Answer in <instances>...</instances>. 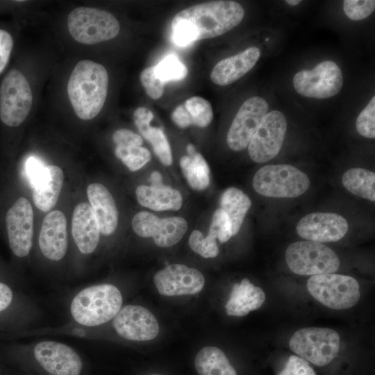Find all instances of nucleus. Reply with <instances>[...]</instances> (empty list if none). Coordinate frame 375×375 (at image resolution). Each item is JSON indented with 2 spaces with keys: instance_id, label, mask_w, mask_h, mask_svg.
<instances>
[{
  "instance_id": "nucleus-48",
  "label": "nucleus",
  "mask_w": 375,
  "mask_h": 375,
  "mask_svg": "<svg viewBox=\"0 0 375 375\" xmlns=\"http://www.w3.org/2000/svg\"><path fill=\"white\" fill-rule=\"evenodd\" d=\"M186 149H187V151H188V153L189 154V156H191L194 155L197 152L195 147L192 144H189L187 146Z\"/></svg>"
},
{
  "instance_id": "nucleus-1",
  "label": "nucleus",
  "mask_w": 375,
  "mask_h": 375,
  "mask_svg": "<svg viewBox=\"0 0 375 375\" xmlns=\"http://www.w3.org/2000/svg\"><path fill=\"white\" fill-rule=\"evenodd\" d=\"M244 10L233 1H212L185 8L173 17L172 38L179 47L220 36L237 26Z\"/></svg>"
},
{
  "instance_id": "nucleus-16",
  "label": "nucleus",
  "mask_w": 375,
  "mask_h": 375,
  "mask_svg": "<svg viewBox=\"0 0 375 375\" xmlns=\"http://www.w3.org/2000/svg\"><path fill=\"white\" fill-rule=\"evenodd\" d=\"M154 284L161 295L172 297L194 294L203 288L205 278L197 269L172 264L158 272Z\"/></svg>"
},
{
  "instance_id": "nucleus-15",
  "label": "nucleus",
  "mask_w": 375,
  "mask_h": 375,
  "mask_svg": "<svg viewBox=\"0 0 375 375\" xmlns=\"http://www.w3.org/2000/svg\"><path fill=\"white\" fill-rule=\"evenodd\" d=\"M6 223L12 253L19 258L26 257L32 247L33 233V211L26 198H19L8 210Z\"/></svg>"
},
{
  "instance_id": "nucleus-27",
  "label": "nucleus",
  "mask_w": 375,
  "mask_h": 375,
  "mask_svg": "<svg viewBox=\"0 0 375 375\" xmlns=\"http://www.w3.org/2000/svg\"><path fill=\"white\" fill-rule=\"evenodd\" d=\"M188 228L185 219L171 217L156 220L151 233L155 244L162 248L169 247L178 242Z\"/></svg>"
},
{
  "instance_id": "nucleus-22",
  "label": "nucleus",
  "mask_w": 375,
  "mask_h": 375,
  "mask_svg": "<svg viewBox=\"0 0 375 375\" xmlns=\"http://www.w3.org/2000/svg\"><path fill=\"white\" fill-rule=\"evenodd\" d=\"M265 301V294L248 278L234 284L225 308L227 315L242 317L260 308Z\"/></svg>"
},
{
  "instance_id": "nucleus-32",
  "label": "nucleus",
  "mask_w": 375,
  "mask_h": 375,
  "mask_svg": "<svg viewBox=\"0 0 375 375\" xmlns=\"http://www.w3.org/2000/svg\"><path fill=\"white\" fill-rule=\"evenodd\" d=\"M115 154L132 172L141 169L151 158L147 149L135 146H116Z\"/></svg>"
},
{
  "instance_id": "nucleus-44",
  "label": "nucleus",
  "mask_w": 375,
  "mask_h": 375,
  "mask_svg": "<svg viewBox=\"0 0 375 375\" xmlns=\"http://www.w3.org/2000/svg\"><path fill=\"white\" fill-rule=\"evenodd\" d=\"M153 119V112L145 107H139L133 112L134 123L140 133L150 126Z\"/></svg>"
},
{
  "instance_id": "nucleus-13",
  "label": "nucleus",
  "mask_w": 375,
  "mask_h": 375,
  "mask_svg": "<svg viewBox=\"0 0 375 375\" xmlns=\"http://www.w3.org/2000/svg\"><path fill=\"white\" fill-rule=\"evenodd\" d=\"M268 109L267 102L260 97H250L242 104L227 134L226 142L230 149L238 151L248 147Z\"/></svg>"
},
{
  "instance_id": "nucleus-25",
  "label": "nucleus",
  "mask_w": 375,
  "mask_h": 375,
  "mask_svg": "<svg viewBox=\"0 0 375 375\" xmlns=\"http://www.w3.org/2000/svg\"><path fill=\"white\" fill-rule=\"evenodd\" d=\"M194 365L199 375H237L225 353L215 347L202 348L195 357Z\"/></svg>"
},
{
  "instance_id": "nucleus-33",
  "label": "nucleus",
  "mask_w": 375,
  "mask_h": 375,
  "mask_svg": "<svg viewBox=\"0 0 375 375\" xmlns=\"http://www.w3.org/2000/svg\"><path fill=\"white\" fill-rule=\"evenodd\" d=\"M154 72L158 78L166 83L184 78L188 69L176 56L171 54L154 66Z\"/></svg>"
},
{
  "instance_id": "nucleus-4",
  "label": "nucleus",
  "mask_w": 375,
  "mask_h": 375,
  "mask_svg": "<svg viewBox=\"0 0 375 375\" xmlns=\"http://www.w3.org/2000/svg\"><path fill=\"white\" fill-rule=\"evenodd\" d=\"M67 26L75 41L86 45L112 40L120 31L119 22L112 13L87 6L73 9L67 16Z\"/></svg>"
},
{
  "instance_id": "nucleus-17",
  "label": "nucleus",
  "mask_w": 375,
  "mask_h": 375,
  "mask_svg": "<svg viewBox=\"0 0 375 375\" xmlns=\"http://www.w3.org/2000/svg\"><path fill=\"white\" fill-rule=\"evenodd\" d=\"M349 225L341 215L332 212H313L306 215L298 222V235L317 242H336L347 233Z\"/></svg>"
},
{
  "instance_id": "nucleus-24",
  "label": "nucleus",
  "mask_w": 375,
  "mask_h": 375,
  "mask_svg": "<svg viewBox=\"0 0 375 375\" xmlns=\"http://www.w3.org/2000/svg\"><path fill=\"white\" fill-rule=\"evenodd\" d=\"M139 203L156 211L178 210L182 206L181 194L165 185H139L135 190Z\"/></svg>"
},
{
  "instance_id": "nucleus-41",
  "label": "nucleus",
  "mask_w": 375,
  "mask_h": 375,
  "mask_svg": "<svg viewBox=\"0 0 375 375\" xmlns=\"http://www.w3.org/2000/svg\"><path fill=\"white\" fill-rule=\"evenodd\" d=\"M112 140L116 146L141 147L143 140L140 135L126 128L117 130L112 135Z\"/></svg>"
},
{
  "instance_id": "nucleus-18",
  "label": "nucleus",
  "mask_w": 375,
  "mask_h": 375,
  "mask_svg": "<svg viewBox=\"0 0 375 375\" xmlns=\"http://www.w3.org/2000/svg\"><path fill=\"white\" fill-rule=\"evenodd\" d=\"M39 247L42 255L53 261L65 256L68 240L67 221L64 213L53 210L44 217L39 235Z\"/></svg>"
},
{
  "instance_id": "nucleus-47",
  "label": "nucleus",
  "mask_w": 375,
  "mask_h": 375,
  "mask_svg": "<svg viewBox=\"0 0 375 375\" xmlns=\"http://www.w3.org/2000/svg\"><path fill=\"white\" fill-rule=\"evenodd\" d=\"M150 181L151 182V185L153 186H159L162 185V178L160 172L154 171L151 173L150 176Z\"/></svg>"
},
{
  "instance_id": "nucleus-31",
  "label": "nucleus",
  "mask_w": 375,
  "mask_h": 375,
  "mask_svg": "<svg viewBox=\"0 0 375 375\" xmlns=\"http://www.w3.org/2000/svg\"><path fill=\"white\" fill-rule=\"evenodd\" d=\"M140 134L151 143L154 153L163 165L167 166L172 165L171 147L162 129L150 126Z\"/></svg>"
},
{
  "instance_id": "nucleus-34",
  "label": "nucleus",
  "mask_w": 375,
  "mask_h": 375,
  "mask_svg": "<svg viewBox=\"0 0 375 375\" xmlns=\"http://www.w3.org/2000/svg\"><path fill=\"white\" fill-rule=\"evenodd\" d=\"M188 243L193 251L205 258H215L219 253L216 238L210 234L204 238L198 230L192 232Z\"/></svg>"
},
{
  "instance_id": "nucleus-43",
  "label": "nucleus",
  "mask_w": 375,
  "mask_h": 375,
  "mask_svg": "<svg viewBox=\"0 0 375 375\" xmlns=\"http://www.w3.org/2000/svg\"><path fill=\"white\" fill-rule=\"evenodd\" d=\"M45 167L42 162L35 157L27 159L25 166L26 173L33 188L42 177Z\"/></svg>"
},
{
  "instance_id": "nucleus-37",
  "label": "nucleus",
  "mask_w": 375,
  "mask_h": 375,
  "mask_svg": "<svg viewBox=\"0 0 375 375\" xmlns=\"http://www.w3.org/2000/svg\"><path fill=\"white\" fill-rule=\"evenodd\" d=\"M345 15L351 20H361L369 16L375 10L374 0H345L343 2Z\"/></svg>"
},
{
  "instance_id": "nucleus-2",
  "label": "nucleus",
  "mask_w": 375,
  "mask_h": 375,
  "mask_svg": "<svg viewBox=\"0 0 375 375\" xmlns=\"http://www.w3.org/2000/svg\"><path fill=\"white\" fill-rule=\"evenodd\" d=\"M108 74L101 64L88 59L78 61L69 77L67 92L76 115L91 120L101 111L108 95Z\"/></svg>"
},
{
  "instance_id": "nucleus-36",
  "label": "nucleus",
  "mask_w": 375,
  "mask_h": 375,
  "mask_svg": "<svg viewBox=\"0 0 375 375\" xmlns=\"http://www.w3.org/2000/svg\"><path fill=\"white\" fill-rule=\"evenodd\" d=\"M208 234L217 238L222 243L227 242L233 236L230 219L221 208L217 210L212 215Z\"/></svg>"
},
{
  "instance_id": "nucleus-11",
  "label": "nucleus",
  "mask_w": 375,
  "mask_h": 375,
  "mask_svg": "<svg viewBox=\"0 0 375 375\" xmlns=\"http://www.w3.org/2000/svg\"><path fill=\"white\" fill-rule=\"evenodd\" d=\"M287 127L283 112L276 110L267 112L248 144L252 160L263 163L275 158L283 146Z\"/></svg>"
},
{
  "instance_id": "nucleus-45",
  "label": "nucleus",
  "mask_w": 375,
  "mask_h": 375,
  "mask_svg": "<svg viewBox=\"0 0 375 375\" xmlns=\"http://www.w3.org/2000/svg\"><path fill=\"white\" fill-rule=\"evenodd\" d=\"M171 117L179 128H185L192 125L190 117L183 104H180L174 108Z\"/></svg>"
},
{
  "instance_id": "nucleus-8",
  "label": "nucleus",
  "mask_w": 375,
  "mask_h": 375,
  "mask_svg": "<svg viewBox=\"0 0 375 375\" xmlns=\"http://www.w3.org/2000/svg\"><path fill=\"white\" fill-rule=\"evenodd\" d=\"M290 349L299 357L317 366H324L335 359L340 351V335L333 329L303 328L291 337Z\"/></svg>"
},
{
  "instance_id": "nucleus-23",
  "label": "nucleus",
  "mask_w": 375,
  "mask_h": 375,
  "mask_svg": "<svg viewBox=\"0 0 375 375\" xmlns=\"http://www.w3.org/2000/svg\"><path fill=\"white\" fill-rule=\"evenodd\" d=\"M64 182L62 170L56 165H48L35 185L33 188L35 205L42 211L47 212L56 204Z\"/></svg>"
},
{
  "instance_id": "nucleus-12",
  "label": "nucleus",
  "mask_w": 375,
  "mask_h": 375,
  "mask_svg": "<svg viewBox=\"0 0 375 375\" xmlns=\"http://www.w3.org/2000/svg\"><path fill=\"white\" fill-rule=\"evenodd\" d=\"M37 363L49 375H81L83 362L70 346L60 342L43 340L33 348Z\"/></svg>"
},
{
  "instance_id": "nucleus-6",
  "label": "nucleus",
  "mask_w": 375,
  "mask_h": 375,
  "mask_svg": "<svg viewBox=\"0 0 375 375\" xmlns=\"http://www.w3.org/2000/svg\"><path fill=\"white\" fill-rule=\"evenodd\" d=\"M33 102L30 83L24 74L12 69L0 84V119L6 126L22 124L29 115Z\"/></svg>"
},
{
  "instance_id": "nucleus-46",
  "label": "nucleus",
  "mask_w": 375,
  "mask_h": 375,
  "mask_svg": "<svg viewBox=\"0 0 375 375\" xmlns=\"http://www.w3.org/2000/svg\"><path fill=\"white\" fill-rule=\"evenodd\" d=\"M13 298L12 290L7 285L0 283V312L10 305Z\"/></svg>"
},
{
  "instance_id": "nucleus-30",
  "label": "nucleus",
  "mask_w": 375,
  "mask_h": 375,
  "mask_svg": "<svg viewBox=\"0 0 375 375\" xmlns=\"http://www.w3.org/2000/svg\"><path fill=\"white\" fill-rule=\"evenodd\" d=\"M192 122V125L206 127L213 118L212 108L206 99L201 97H192L183 103Z\"/></svg>"
},
{
  "instance_id": "nucleus-49",
  "label": "nucleus",
  "mask_w": 375,
  "mask_h": 375,
  "mask_svg": "<svg viewBox=\"0 0 375 375\" xmlns=\"http://www.w3.org/2000/svg\"><path fill=\"white\" fill-rule=\"evenodd\" d=\"M285 2L288 4L290 5V6H297V5L299 4L301 2V1H300V0H287V1H285Z\"/></svg>"
},
{
  "instance_id": "nucleus-5",
  "label": "nucleus",
  "mask_w": 375,
  "mask_h": 375,
  "mask_svg": "<svg viewBox=\"0 0 375 375\" xmlns=\"http://www.w3.org/2000/svg\"><path fill=\"white\" fill-rule=\"evenodd\" d=\"M308 176L290 165H269L261 167L253 179L254 190L260 194L274 198H294L309 188Z\"/></svg>"
},
{
  "instance_id": "nucleus-26",
  "label": "nucleus",
  "mask_w": 375,
  "mask_h": 375,
  "mask_svg": "<svg viewBox=\"0 0 375 375\" xmlns=\"http://www.w3.org/2000/svg\"><path fill=\"white\" fill-rule=\"evenodd\" d=\"M251 205V201L249 197L238 188H228L222 194L221 209L226 212L230 219L233 235H236L240 231Z\"/></svg>"
},
{
  "instance_id": "nucleus-38",
  "label": "nucleus",
  "mask_w": 375,
  "mask_h": 375,
  "mask_svg": "<svg viewBox=\"0 0 375 375\" xmlns=\"http://www.w3.org/2000/svg\"><path fill=\"white\" fill-rule=\"evenodd\" d=\"M140 79L149 97L158 99L162 97L165 83L156 76L154 66L143 69L140 73Z\"/></svg>"
},
{
  "instance_id": "nucleus-14",
  "label": "nucleus",
  "mask_w": 375,
  "mask_h": 375,
  "mask_svg": "<svg viewBox=\"0 0 375 375\" xmlns=\"http://www.w3.org/2000/svg\"><path fill=\"white\" fill-rule=\"evenodd\" d=\"M112 326L119 335L133 341L151 340L160 331L156 317L139 305L122 307L112 319Z\"/></svg>"
},
{
  "instance_id": "nucleus-20",
  "label": "nucleus",
  "mask_w": 375,
  "mask_h": 375,
  "mask_svg": "<svg viewBox=\"0 0 375 375\" xmlns=\"http://www.w3.org/2000/svg\"><path fill=\"white\" fill-rule=\"evenodd\" d=\"M72 233L81 253L89 254L97 249L100 230L97 219L88 203H81L75 207L72 219Z\"/></svg>"
},
{
  "instance_id": "nucleus-40",
  "label": "nucleus",
  "mask_w": 375,
  "mask_h": 375,
  "mask_svg": "<svg viewBox=\"0 0 375 375\" xmlns=\"http://www.w3.org/2000/svg\"><path fill=\"white\" fill-rule=\"evenodd\" d=\"M278 375H316L308 361L297 356H291Z\"/></svg>"
},
{
  "instance_id": "nucleus-21",
  "label": "nucleus",
  "mask_w": 375,
  "mask_h": 375,
  "mask_svg": "<svg viewBox=\"0 0 375 375\" xmlns=\"http://www.w3.org/2000/svg\"><path fill=\"white\" fill-rule=\"evenodd\" d=\"M87 194L100 233L106 235L112 234L117 226L118 212L111 194L100 183L89 185Z\"/></svg>"
},
{
  "instance_id": "nucleus-9",
  "label": "nucleus",
  "mask_w": 375,
  "mask_h": 375,
  "mask_svg": "<svg viewBox=\"0 0 375 375\" xmlns=\"http://www.w3.org/2000/svg\"><path fill=\"white\" fill-rule=\"evenodd\" d=\"M307 289L315 299L334 310L350 308L360 298L358 281L347 275L332 273L312 276L308 280Z\"/></svg>"
},
{
  "instance_id": "nucleus-39",
  "label": "nucleus",
  "mask_w": 375,
  "mask_h": 375,
  "mask_svg": "<svg viewBox=\"0 0 375 375\" xmlns=\"http://www.w3.org/2000/svg\"><path fill=\"white\" fill-rule=\"evenodd\" d=\"M158 218V217L151 212L147 211L139 212L133 217V229L139 236L150 238Z\"/></svg>"
},
{
  "instance_id": "nucleus-7",
  "label": "nucleus",
  "mask_w": 375,
  "mask_h": 375,
  "mask_svg": "<svg viewBox=\"0 0 375 375\" xmlns=\"http://www.w3.org/2000/svg\"><path fill=\"white\" fill-rule=\"evenodd\" d=\"M286 262L294 273L302 276L332 274L340 267V260L329 247L320 242L299 241L290 244L285 251Z\"/></svg>"
},
{
  "instance_id": "nucleus-3",
  "label": "nucleus",
  "mask_w": 375,
  "mask_h": 375,
  "mask_svg": "<svg viewBox=\"0 0 375 375\" xmlns=\"http://www.w3.org/2000/svg\"><path fill=\"white\" fill-rule=\"evenodd\" d=\"M119 290L108 283L97 284L80 290L72 299L69 312L73 320L85 327H94L112 319L122 306Z\"/></svg>"
},
{
  "instance_id": "nucleus-28",
  "label": "nucleus",
  "mask_w": 375,
  "mask_h": 375,
  "mask_svg": "<svg viewBox=\"0 0 375 375\" xmlns=\"http://www.w3.org/2000/svg\"><path fill=\"white\" fill-rule=\"evenodd\" d=\"M342 182L351 193L374 202V172L362 168H351L344 173Z\"/></svg>"
},
{
  "instance_id": "nucleus-29",
  "label": "nucleus",
  "mask_w": 375,
  "mask_h": 375,
  "mask_svg": "<svg viewBox=\"0 0 375 375\" xmlns=\"http://www.w3.org/2000/svg\"><path fill=\"white\" fill-rule=\"evenodd\" d=\"M180 167L190 186L196 190H203L210 184V168L202 155L196 152L191 156L180 159Z\"/></svg>"
},
{
  "instance_id": "nucleus-50",
  "label": "nucleus",
  "mask_w": 375,
  "mask_h": 375,
  "mask_svg": "<svg viewBox=\"0 0 375 375\" xmlns=\"http://www.w3.org/2000/svg\"><path fill=\"white\" fill-rule=\"evenodd\" d=\"M151 375H162V374H151Z\"/></svg>"
},
{
  "instance_id": "nucleus-42",
  "label": "nucleus",
  "mask_w": 375,
  "mask_h": 375,
  "mask_svg": "<svg viewBox=\"0 0 375 375\" xmlns=\"http://www.w3.org/2000/svg\"><path fill=\"white\" fill-rule=\"evenodd\" d=\"M13 38L11 34L4 30L0 28V74L6 67L12 49H13Z\"/></svg>"
},
{
  "instance_id": "nucleus-19",
  "label": "nucleus",
  "mask_w": 375,
  "mask_h": 375,
  "mask_svg": "<svg viewBox=\"0 0 375 375\" xmlns=\"http://www.w3.org/2000/svg\"><path fill=\"white\" fill-rule=\"evenodd\" d=\"M260 57V50L256 47L218 62L210 72V79L216 85L225 86L238 81L248 73Z\"/></svg>"
},
{
  "instance_id": "nucleus-10",
  "label": "nucleus",
  "mask_w": 375,
  "mask_h": 375,
  "mask_svg": "<svg viewBox=\"0 0 375 375\" xmlns=\"http://www.w3.org/2000/svg\"><path fill=\"white\" fill-rule=\"evenodd\" d=\"M292 81L295 90L301 95L327 99L340 92L344 80L340 67L332 60H325L312 69L298 72Z\"/></svg>"
},
{
  "instance_id": "nucleus-35",
  "label": "nucleus",
  "mask_w": 375,
  "mask_h": 375,
  "mask_svg": "<svg viewBox=\"0 0 375 375\" xmlns=\"http://www.w3.org/2000/svg\"><path fill=\"white\" fill-rule=\"evenodd\" d=\"M357 131L367 138H375V97L360 112L356 122Z\"/></svg>"
}]
</instances>
